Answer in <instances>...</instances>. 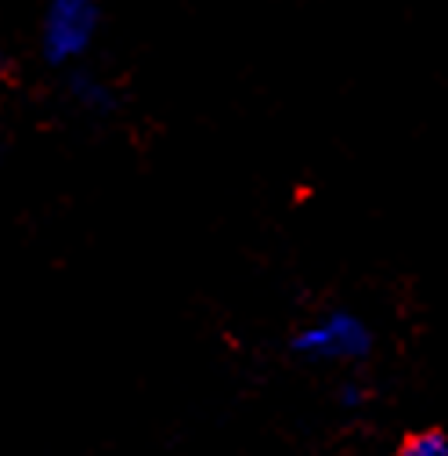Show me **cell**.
I'll use <instances>...</instances> for the list:
<instances>
[{"mask_svg":"<svg viewBox=\"0 0 448 456\" xmlns=\"http://www.w3.org/2000/svg\"><path fill=\"white\" fill-rule=\"evenodd\" d=\"M376 348H380L376 326L348 305L325 308V312L304 319L290 333V352L308 366L358 370L376 355Z\"/></svg>","mask_w":448,"mask_h":456,"instance_id":"cell-1","label":"cell"},{"mask_svg":"<svg viewBox=\"0 0 448 456\" xmlns=\"http://www.w3.org/2000/svg\"><path fill=\"white\" fill-rule=\"evenodd\" d=\"M101 29V0H47L40 15V54L51 69L84 62Z\"/></svg>","mask_w":448,"mask_h":456,"instance_id":"cell-2","label":"cell"},{"mask_svg":"<svg viewBox=\"0 0 448 456\" xmlns=\"http://www.w3.org/2000/svg\"><path fill=\"white\" fill-rule=\"evenodd\" d=\"M395 456H448V431L444 428H416L398 442Z\"/></svg>","mask_w":448,"mask_h":456,"instance_id":"cell-3","label":"cell"}]
</instances>
